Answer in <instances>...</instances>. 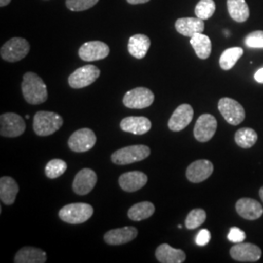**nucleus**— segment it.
<instances>
[{"label": "nucleus", "mask_w": 263, "mask_h": 263, "mask_svg": "<svg viewBox=\"0 0 263 263\" xmlns=\"http://www.w3.org/2000/svg\"><path fill=\"white\" fill-rule=\"evenodd\" d=\"M22 92L28 104H40L47 101V87L34 72H27L23 77Z\"/></svg>", "instance_id": "obj_1"}, {"label": "nucleus", "mask_w": 263, "mask_h": 263, "mask_svg": "<svg viewBox=\"0 0 263 263\" xmlns=\"http://www.w3.org/2000/svg\"><path fill=\"white\" fill-rule=\"evenodd\" d=\"M64 124V119L61 115L53 111H38L33 119V131L40 137H47L53 135Z\"/></svg>", "instance_id": "obj_2"}, {"label": "nucleus", "mask_w": 263, "mask_h": 263, "mask_svg": "<svg viewBox=\"0 0 263 263\" xmlns=\"http://www.w3.org/2000/svg\"><path fill=\"white\" fill-rule=\"evenodd\" d=\"M94 214V209L86 203H73L62 208L59 212L60 218L69 224L86 222Z\"/></svg>", "instance_id": "obj_3"}, {"label": "nucleus", "mask_w": 263, "mask_h": 263, "mask_svg": "<svg viewBox=\"0 0 263 263\" xmlns=\"http://www.w3.org/2000/svg\"><path fill=\"white\" fill-rule=\"evenodd\" d=\"M151 155V148L146 145H130L115 151L111 155V161L116 165H128L147 158Z\"/></svg>", "instance_id": "obj_4"}, {"label": "nucleus", "mask_w": 263, "mask_h": 263, "mask_svg": "<svg viewBox=\"0 0 263 263\" xmlns=\"http://www.w3.org/2000/svg\"><path fill=\"white\" fill-rule=\"evenodd\" d=\"M29 49V43L25 38H11L1 47L0 54L4 61L16 63L27 57Z\"/></svg>", "instance_id": "obj_5"}, {"label": "nucleus", "mask_w": 263, "mask_h": 263, "mask_svg": "<svg viewBox=\"0 0 263 263\" xmlns=\"http://www.w3.org/2000/svg\"><path fill=\"white\" fill-rule=\"evenodd\" d=\"M154 102V94L149 89L144 87H138L127 92L123 98V104L132 109H143Z\"/></svg>", "instance_id": "obj_6"}, {"label": "nucleus", "mask_w": 263, "mask_h": 263, "mask_svg": "<svg viewBox=\"0 0 263 263\" xmlns=\"http://www.w3.org/2000/svg\"><path fill=\"white\" fill-rule=\"evenodd\" d=\"M217 107L226 122L237 126L244 121L246 117L244 107L235 100L222 98L219 100Z\"/></svg>", "instance_id": "obj_7"}, {"label": "nucleus", "mask_w": 263, "mask_h": 263, "mask_svg": "<svg viewBox=\"0 0 263 263\" xmlns=\"http://www.w3.org/2000/svg\"><path fill=\"white\" fill-rule=\"evenodd\" d=\"M26 131L25 120L16 113H3L0 116V135L5 138H17Z\"/></svg>", "instance_id": "obj_8"}, {"label": "nucleus", "mask_w": 263, "mask_h": 263, "mask_svg": "<svg viewBox=\"0 0 263 263\" xmlns=\"http://www.w3.org/2000/svg\"><path fill=\"white\" fill-rule=\"evenodd\" d=\"M101 74L100 69L93 65L77 68L68 77V84L73 89H81L93 84Z\"/></svg>", "instance_id": "obj_9"}, {"label": "nucleus", "mask_w": 263, "mask_h": 263, "mask_svg": "<svg viewBox=\"0 0 263 263\" xmlns=\"http://www.w3.org/2000/svg\"><path fill=\"white\" fill-rule=\"evenodd\" d=\"M230 255L239 262H255L260 259L262 252L256 245L241 242L230 249Z\"/></svg>", "instance_id": "obj_10"}, {"label": "nucleus", "mask_w": 263, "mask_h": 263, "mask_svg": "<svg viewBox=\"0 0 263 263\" xmlns=\"http://www.w3.org/2000/svg\"><path fill=\"white\" fill-rule=\"evenodd\" d=\"M217 129L216 117L212 114H202L194 126V137L200 142H207L213 139Z\"/></svg>", "instance_id": "obj_11"}, {"label": "nucleus", "mask_w": 263, "mask_h": 263, "mask_svg": "<svg viewBox=\"0 0 263 263\" xmlns=\"http://www.w3.org/2000/svg\"><path fill=\"white\" fill-rule=\"evenodd\" d=\"M97 138L94 132L88 128H83L74 132L69 140L68 147L74 152H86L94 147Z\"/></svg>", "instance_id": "obj_12"}, {"label": "nucleus", "mask_w": 263, "mask_h": 263, "mask_svg": "<svg viewBox=\"0 0 263 263\" xmlns=\"http://www.w3.org/2000/svg\"><path fill=\"white\" fill-rule=\"evenodd\" d=\"M109 47L102 41H89L78 51V55L85 62H94L105 59L109 55Z\"/></svg>", "instance_id": "obj_13"}, {"label": "nucleus", "mask_w": 263, "mask_h": 263, "mask_svg": "<svg viewBox=\"0 0 263 263\" xmlns=\"http://www.w3.org/2000/svg\"><path fill=\"white\" fill-rule=\"evenodd\" d=\"M214 172V165L206 159L197 160L191 163L186 169V178L193 183L203 182L209 179Z\"/></svg>", "instance_id": "obj_14"}, {"label": "nucleus", "mask_w": 263, "mask_h": 263, "mask_svg": "<svg viewBox=\"0 0 263 263\" xmlns=\"http://www.w3.org/2000/svg\"><path fill=\"white\" fill-rule=\"evenodd\" d=\"M194 111L190 104H180L172 114L168 127L171 131L179 132L185 129L193 119Z\"/></svg>", "instance_id": "obj_15"}, {"label": "nucleus", "mask_w": 263, "mask_h": 263, "mask_svg": "<svg viewBox=\"0 0 263 263\" xmlns=\"http://www.w3.org/2000/svg\"><path fill=\"white\" fill-rule=\"evenodd\" d=\"M97 180V174L93 170L82 169L76 174L72 183L73 191L78 195H87L94 189Z\"/></svg>", "instance_id": "obj_16"}, {"label": "nucleus", "mask_w": 263, "mask_h": 263, "mask_svg": "<svg viewBox=\"0 0 263 263\" xmlns=\"http://www.w3.org/2000/svg\"><path fill=\"white\" fill-rule=\"evenodd\" d=\"M236 212L247 220H255L263 215L262 205L252 198H241L236 203Z\"/></svg>", "instance_id": "obj_17"}, {"label": "nucleus", "mask_w": 263, "mask_h": 263, "mask_svg": "<svg viewBox=\"0 0 263 263\" xmlns=\"http://www.w3.org/2000/svg\"><path fill=\"white\" fill-rule=\"evenodd\" d=\"M138 236V230L134 226H125L109 230L104 234V241L110 246H119L129 243L136 239Z\"/></svg>", "instance_id": "obj_18"}, {"label": "nucleus", "mask_w": 263, "mask_h": 263, "mask_svg": "<svg viewBox=\"0 0 263 263\" xmlns=\"http://www.w3.org/2000/svg\"><path fill=\"white\" fill-rule=\"evenodd\" d=\"M121 189L126 192H135L147 183V176L139 171L128 172L121 175L118 179Z\"/></svg>", "instance_id": "obj_19"}, {"label": "nucleus", "mask_w": 263, "mask_h": 263, "mask_svg": "<svg viewBox=\"0 0 263 263\" xmlns=\"http://www.w3.org/2000/svg\"><path fill=\"white\" fill-rule=\"evenodd\" d=\"M121 130L133 135H144L151 131V120L142 116H129L121 120Z\"/></svg>", "instance_id": "obj_20"}, {"label": "nucleus", "mask_w": 263, "mask_h": 263, "mask_svg": "<svg viewBox=\"0 0 263 263\" xmlns=\"http://www.w3.org/2000/svg\"><path fill=\"white\" fill-rule=\"evenodd\" d=\"M156 259L161 263H182L185 261V253L180 249H174L169 244L160 245L155 251Z\"/></svg>", "instance_id": "obj_21"}, {"label": "nucleus", "mask_w": 263, "mask_h": 263, "mask_svg": "<svg viewBox=\"0 0 263 263\" xmlns=\"http://www.w3.org/2000/svg\"><path fill=\"white\" fill-rule=\"evenodd\" d=\"M175 27L181 35L192 37L196 33H203L205 23L199 18H180L177 20Z\"/></svg>", "instance_id": "obj_22"}, {"label": "nucleus", "mask_w": 263, "mask_h": 263, "mask_svg": "<svg viewBox=\"0 0 263 263\" xmlns=\"http://www.w3.org/2000/svg\"><path fill=\"white\" fill-rule=\"evenodd\" d=\"M47 260L46 253L37 248H22L15 255V263H45Z\"/></svg>", "instance_id": "obj_23"}, {"label": "nucleus", "mask_w": 263, "mask_h": 263, "mask_svg": "<svg viewBox=\"0 0 263 263\" xmlns=\"http://www.w3.org/2000/svg\"><path fill=\"white\" fill-rule=\"evenodd\" d=\"M19 192V185L16 180L10 177H2L0 179V199L5 205L14 204L17 194Z\"/></svg>", "instance_id": "obj_24"}, {"label": "nucleus", "mask_w": 263, "mask_h": 263, "mask_svg": "<svg viewBox=\"0 0 263 263\" xmlns=\"http://www.w3.org/2000/svg\"><path fill=\"white\" fill-rule=\"evenodd\" d=\"M151 39L144 34H135L129 39L128 50L132 56L136 59L144 58L151 47Z\"/></svg>", "instance_id": "obj_25"}, {"label": "nucleus", "mask_w": 263, "mask_h": 263, "mask_svg": "<svg viewBox=\"0 0 263 263\" xmlns=\"http://www.w3.org/2000/svg\"><path fill=\"white\" fill-rule=\"evenodd\" d=\"M230 17L237 23H244L250 17V10L246 0H227Z\"/></svg>", "instance_id": "obj_26"}, {"label": "nucleus", "mask_w": 263, "mask_h": 263, "mask_svg": "<svg viewBox=\"0 0 263 263\" xmlns=\"http://www.w3.org/2000/svg\"><path fill=\"white\" fill-rule=\"evenodd\" d=\"M190 38V44L198 58L202 60L208 59L212 53V42L209 36L203 33H196Z\"/></svg>", "instance_id": "obj_27"}, {"label": "nucleus", "mask_w": 263, "mask_h": 263, "mask_svg": "<svg viewBox=\"0 0 263 263\" xmlns=\"http://www.w3.org/2000/svg\"><path fill=\"white\" fill-rule=\"evenodd\" d=\"M155 212V207L151 202H141L132 206L128 211V216L133 221H141L149 218Z\"/></svg>", "instance_id": "obj_28"}, {"label": "nucleus", "mask_w": 263, "mask_h": 263, "mask_svg": "<svg viewBox=\"0 0 263 263\" xmlns=\"http://www.w3.org/2000/svg\"><path fill=\"white\" fill-rule=\"evenodd\" d=\"M244 50L240 47H232L226 49L219 58V66L223 70H230L239 59L243 56Z\"/></svg>", "instance_id": "obj_29"}, {"label": "nucleus", "mask_w": 263, "mask_h": 263, "mask_svg": "<svg viewBox=\"0 0 263 263\" xmlns=\"http://www.w3.org/2000/svg\"><path fill=\"white\" fill-rule=\"evenodd\" d=\"M235 142L238 146L242 148H251L257 141V134L254 129L242 128L236 132Z\"/></svg>", "instance_id": "obj_30"}, {"label": "nucleus", "mask_w": 263, "mask_h": 263, "mask_svg": "<svg viewBox=\"0 0 263 263\" xmlns=\"http://www.w3.org/2000/svg\"><path fill=\"white\" fill-rule=\"evenodd\" d=\"M67 169V164L64 160L53 159L49 161L45 167V175L49 179H54L63 176Z\"/></svg>", "instance_id": "obj_31"}, {"label": "nucleus", "mask_w": 263, "mask_h": 263, "mask_svg": "<svg viewBox=\"0 0 263 263\" xmlns=\"http://www.w3.org/2000/svg\"><path fill=\"white\" fill-rule=\"evenodd\" d=\"M216 12V3L214 0H200L195 7V15L199 19H210Z\"/></svg>", "instance_id": "obj_32"}, {"label": "nucleus", "mask_w": 263, "mask_h": 263, "mask_svg": "<svg viewBox=\"0 0 263 263\" xmlns=\"http://www.w3.org/2000/svg\"><path fill=\"white\" fill-rule=\"evenodd\" d=\"M207 218V214L203 209L192 210L185 219V226L187 229H196L202 226Z\"/></svg>", "instance_id": "obj_33"}, {"label": "nucleus", "mask_w": 263, "mask_h": 263, "mask_svg": "<svg viewBox=\"0 0 263 263\" xmlns=\"http://www.w3.org/2000/svg\"><path fill=\"white\" fill-rule=\"evenodd\" d=\"M99 0H66V7L70 11H85L95 6Z\"/></svg>", "instance_id": "obj_34"}, {"label": "nucleus", "mask_w": 263, "mask_h": 263, "mask_svg": "<svg viewBox=\"0 0 263 263\" xmlns=\"http://www.w3.org/2000/svg\"><path fill=\"white\" fill-rule=\"evenodd\" d=\"M247 47L253 49H263V30H255L245 38Z\"/></svg>", "instance_id": "obj_35"}, {"label": "nucleus", "mask_w": 263, "mask_h": 263, "mask_svg": "<svg viewBox=\"0 0 263 263\" xmlns=\"http://www.w3.org/2000/svg\"><path fill=\"white\" fill-rule=\"evenodd\" d=\"M227 238L232 243H241L246 239V233L238 227H231Z\"/></svg>", "instance_id": "obj_36"}, {"label": "nucleus", "mask_w": 263, "mask_h": 263, "mask_svg": "<svg viewBox=\"0 0 263 263\" xmlns=\"http://www.w3.org/2000/svg\"><path fill=\"white\" fill-rule=\"evenodd\" d=\"M211 240V233L208 229H202L196 236V244L198 246H206Z\"/></svg>", "instance_id": "obj_37"}, {"label": "nucleus", "mask_w": 263, "mask_h": 263, "mask_svg": "<svg viewBox=\"0 0 263 263\" xmlns=\"http://www.w3.org/2000/svg\"><path fill=\"white\" fill-rule=\"evenodd\" d=\"M254 80L258 83L263 84V67L259 68L255 73H254Z\"/></svg>", "instance_id": "obj_38"}, {"label": "nucleus", "mask_w": 263, "mask_h": 263, "mask_svg": "<svg viewBox=\"0 0 263 263\" xmlns=\"http://www.w3.org/2000/svg\"><path fill=\"white\" fill-rule=\"evenodd\" d=\"M130 4H134V5H137V4H142V3H146L148 2L149 0H127Z\"/></svg>", "instance_id": "obj_39"}, {"label": "nucleus", "mask_w": 263, "mask_h": 263, "mask_svg": "<svg viewBox=\"0 0 263 263\" xmlns=\"http://www.w3.org/2000/svg\"><path fill=\"white\" fill-rule=\"evenodd\" d=\"M10 2H11V0H0V6H1V7L7 6Z\"/></svg>", "instance_id": "obj_40"}, {"label": "nucleus", "mask_w": 263, "mask_h": 263, "mask_svg": "<svg viewBox=\"0 0 263 263\" xmlns=\"http://www.w3.org/2000/svg\"><path fill=\"white\" fill-rule=\"evenodd\" d=\"M259 197H260V199L262 200L263 202V186L259 189Z\"/></svg>", "instance_id": "obj_41"}]
</instances>
